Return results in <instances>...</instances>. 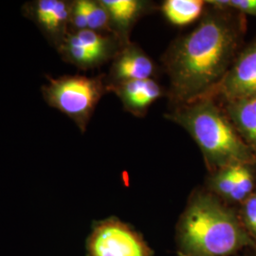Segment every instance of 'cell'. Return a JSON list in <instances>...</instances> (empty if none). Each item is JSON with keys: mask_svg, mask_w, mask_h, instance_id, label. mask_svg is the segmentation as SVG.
I'll return each mask as SVG.
<instances>
[{"mask_svg": "<svg viewBox=\"0 0 256 256\" xmlns=\"http://www.w3.org/2000/svg\"><path fill=\"white\" fill-rule=\"evenodd\" d=\"M88 250L90 256H153L144 239L117 218L104 220L94 226Z\"/></svg>", "mask_w": 256, "mask_h": 256, "instance_id": "5b68a950", "label": "cell"}, {"mask_svg": "<svg viewBox=\"0 0 256 256\" xmlns=\"http://www.w3.org/2000/svg\"><path fill=\"white\" fill-rule=\"evenodd\" d=\"M23 14L34 22L46 40L57 48L68 34L72 2L64 0H34L23 6Z\"/></svg>", "mask_w": 256, "mask_h": 256, "instance_id": "52a82bcc", "label": "cell"}, {"mask_svg": "<svg viewBox=\"0 0 256 256\" xmlns=\"http://www.w3.org/2000/svg\"><path fill=\"white\" fill-rule=\"evenodd\" d=\"M108 90L102 77L64 75L48 78L41 90L46 104L66 114L84 132L96 106Z\"/></svg>", "mask_w": 256, "mask_h": 256, "instance_id": "277c9868", "label": "cell"}, {"mask_svg": "<svg viewBox=\"0 0 256 256\" xmlns=\"http://www.w3.org/2000/svg\"><path fill=\"white\" fill-rule=\"evenodd\" d=\"M84 6L88 21V30L96 32H112L110 14L101 1L84 0Z\"/></svg>", "mask_w": 256, "mask_h": 256, "instance_id": "2e32d148", "label": "cell"}, {"mask_svg": "<svg viewBox=\"0 0 256 256\" xmlns=\"http://www.w3.org/2000/svg\"><path fill=\"white\" fill-rule=\"evenodd\" d=\"M220 96L226 102L256 96V39L230 66L227 74L204 98Z\"/></svg>", "mask_w": 256, "mask_h": 256, "instance_id": "8992f818", "label": "cell"}, {"mask_svg": "<svg viewBox=\"0 0 256 256\" xmlns=\"http://www.w3.org/2000/svg\"><path fill=\"white\" fill-rule=\"evenodd\" d=\"M64 61L74 64L80 68H92L102 63L101 59L92 54L82 46L64 39L63 43L57 48Z\"/></svg>", "mask_w": 256, "mask_h": 256, "instance_id": "9a60e30c", "label": "cell"}, {"mask_svg": "<svg viewBox=\"0 0 256 256\" xmlns=\"http://www.w3.org/2000/svg\"><path fill=\"white\" fill-rule=\"evenodd\" d=\"M182 126L214 171L234 164H256V156L212 98L180 104L168 116Z\"/></svg>", "mask_w": 256, "mask_h": 256, "instance_id": "3957f363", "label": "cell"}, {"mask_svg": "<svg viewBox=\"0 0 256 256\" xmlns=\"http://www.w3.org/2000/svg\"><path fill=\"white\" fill-rule=\"evenodd\" d=\"M252 166L230 165L214 171L210 178L212 190L227 202H245L256 188V176Z\"/></svg>", "mask_w": 256, "mask_h": 256, "instance_id": "ba28073f", "label": "cell"}, {"mask_svg": "<svg viewBox=\"0 0 256 256\" xmlns=\"http://www.w3.org/2000/svg\"><path fill=\"white\" fill-rule=\"evenodd\" d=\"M241 222L250 238L256 241V191L242 202Z\"/></svg>", "mask_w": 256, "mask_h": 256, "instance_id": "e0dca14e", "label": "cell"}, {"mask_svg": "<svg viewBox=\"0 0 256 256\" xmlns=\"http://www.w3.org/2000/svg\"><path fill=\"white\" fill-rule=\"evenodd\" d=\"M228 10L256 18V0H228Z\"/></svg>", "mask_w": 256, "mask_h": 256, "instance_id": "d6986e66", "label": "cell"}, {"mask_svg": "<svg viewBox=\"0 0 256 256\" xmlns=\"http://www.w3.org/2000/svg\"><path fill=\"white\" fill-rule=\"evenodd\" d=\"M206 2L202 0H166L162 12L176 26H185L200 18Z\"/></svg>", "mask_w": 256, "mask_h": 256, "instance_id": "5bb4252c", "label": "cell"}, {"mask_svg": "<svg viewBox=\"0 0 256 256\" xmlns=\"http://www.w3.org/2000/svg\"><path fill=\"white\" fill-rule=\"evenodd\" d=\"M182 256H228L254 246L234 210L210 194H194L178 227Z\"/></svg>", "mask_w": 256, "mask_h": 256, "instance_id": "7a4b0ae2", "label": "cell"}, {"mask_svg": "<svg viewBox=\"0 0 256 256\" xmlns=\"http://www.w3.org/2000/svg\"><path fill=\"white\" fill-rule=\"evenodd\" d=\"M225 113L256 156V96L228 102Z\"/></svg>", "mask_w": 256, "mask_h": 256, "instance_id": "8fae6325", "label": "cell"}, {"mask_svg": "<svg viewBox=\"0 0 256 256\" xmlns=\"http://www.w3.org/2000/svg\"><path fill=\"white\" fill-rule=\"evenodd\" d=\"M155 66L142 50L128 46L120 52L112 64L111 80L108 86L118 82L151 79Z\"/></svg>", "mask_w": 256, "mask_h": 256, "instance_id": "30bf717a", "label": "cell"}, {"mask_svg": "<svg viewBox=\"0 0 256 256\" xmlns=\"http://www.w3.org/2000/svg\"><path fill=\"white\" fill-rule=\"evenodd\" d=\"M64 39L82 46L88 52L101 59L102 63L115 54L117 48L115 37L106 36L90 30H84L74 34H68Z\"/></svg>", "mask_w": 256, "mask_h": 256, "instance_id": "4fadbf2b", "label": "cell"}, {"mask_svg": "<svg viewBox=\"0 0 256 256\" xmlns=\"http://www.w3.org/2000/svg\"><path fill=\"white\" fill-rule=\"evenodd\" d=\"M84 30H88V21L84 6V0H77L72 2L68 34H74Z\"/></svg>", "mask_w": 256, "mask_h": 256, "instance_id": "ac0fdd59", "label": "cell"}, {"mask_svg": "<svg viewBox=\"0 0 256 256\" xmlns=\"http://www.w3.org/2000/svg\"><path fill=\"white\" fill-rule=\"evenodd\" d=\"M241 34L242 25L229 10L214 9L174 43L165 57L174 101H196L218 84L236 59Z\"/></svg>", "mask_w": 256, "mask_h": 256, "instance_id": "6da1fadb", "label": "cell"}, {"mask_svg": "<svg viewBox=\"0 0 256 256\" xmlns=\"http://www.w3.org/2000/svg\"><path fill=\"white\" fill-rule=\"evenodd\" d=\"M106 86L108 90L116 93L124 108L136 116L144 115L162 94L160 86L152 78L118 82Z\"/></svg>", "mask_w": 256, "mask_h": 256, "instance_id": "9c48e42d", "label": "cell"}, {"mask_svg": "<svg viewBox=\"0 0 256 256\" xmlns=\"http://www.w3.org/2000/svg\"><path fill=\"white\" fill-rule=\"evenodd\" d=\"M110 14L111 27L117 36H124L144 12L146 3L137 0H101Z\"/></svg>", "mask_w": 256, "mask_h": 256, "instance_id": "7c38bea8", "label": "cell"}]
</instances>
